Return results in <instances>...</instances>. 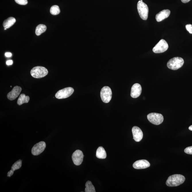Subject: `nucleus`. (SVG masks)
Listing matches in <instances>:
<instances>
[{
    "instance_id": "obj_1",
    "label": "nucleus",
    "mask_w": 192,
    "mask_h": 192,
    "mask_svg": "<svg viewBox=\"0 0 192 192\" xmlns=\"http://www.w3.org/2000/svg\"><path fill=\"white\" fill-rule=\"evenodd\" d=\"M185 178L183 175L181 174H174L169 177L166 184L169 187H174L179 186L183 183Z\"/></svg>"
},
{
    "instance_id": "obj_2",
    "label": "nucleus",
    "mask_w": 192,
    "mask_h": 192,
    "mask_svg": "<svg viewBox=\"0 0 192 192\" xmlns=\"http://www.w3.org/2000/svg\"><path fill=\"white\" fill-rule=\"evenodd\" d=\"M184 63V59L182 58L175 57L168 61L167 64L168 67L169 69L176 70L183 66Z\"/></svg>"
},
{
    "instance_id": "obj_3",
    "label": "nucleus",
    "mask_w": 192,
    "mask_h": 192,
    "mask_svg": "<svg viewBox=\"0 0 192 192\" xmlns=\"http://www.w3.org/2000/svg\"><path fill=\"white\" fill-rule=\"evenodd\" d=\"M137 8L138 13L141 19L146 20L148 17L149 9L148 6L141 0L138 1L137 4Z\"/></svg>"
},
{
    "instance_id": "obj_4",
    "label": "nucleus",
    "mask_w": 192,
    "mask_h": 192,
    "mask_svg": "<svg viewBox=\"0 0 192 192\" xmlns=\"http://www.w3.org/2000/svg\"><path fill=\"white\" fill-rule=\"evenodd\" d=\"M30 73L31 75L34 78H41L47 75L48 71L44 67L36 66L31 70Z\"/></svg>"
},
{
    "instance_id": "obj_5",
    "label": "nucleus",
    "mask_w": 192,
    "mask_h": 192,
    "mask_svg": "<svg viewBox=\"0 0 192 192\" xmlns=\"http://www.w3.org/2000/svg\"><path fill=\"white\" fill-rule=\"evenodd\" d=\"M101 99L105 103H108L111 100L112 96L111 89L108 86H105L102 89L100 92Z\"/></svg>"
},
{
    "instance_id": "obj_6",
    "label": "nucleus",
    "mask_w": 192,
    "mask_h": 192,
    "mask_svg": "<svg viewBox=\"0 0 192 192\" xmlns=\"http://www.w3.org/2000/svg\"><path fill=\"white\" fill-rule=\"evenodd\" d=\"M74 92L72 87H67L59 91L56 94L55 97L58 99H63L69 97Z\"/></svg>"
},
{
    "instance_id": "obj_7",
    "label": "nucleus",
    "mask_w": 192,
    "mask_h": 192,
    "mask_svg": "<svg viewBox=\"0 0 192 192\" xmlns=\"http://www.w3.org/2000/svg\"><path fill=\"white\" fill-rule=\"evenodd\" d=\"M147 119L150 123L155 125L161 124L164 120L163 116L157 113H150L147 115Z\"/></svg>"
},
{
    "instance_id": "obj_8",
    "label": "nucleus",
    "mask_w": 192,
    "mask_h": 192,
    "mask_svg": "<svg viewBox=\"0 0 192 192\" xmlns=\"http://www.w3.org/2000/svg\"><path fill=\"white\" fill-rule=\"evenodd\" d=\"M168 47L167 42L164 40L162 39L155 46L153 51L156 53H163L168 50Z\"/></svg>"
},
{
    "instance_id": "obj_9",
    "label": "nucleus",
    "mask_w": 192,
    "mask_h": 192,
    "mask_svg": "<svg viewBox=\"0 0 192 192\" xmlns=\"http://www.w3.org/2000/svg\"><path fill=\"white\" fill-rule=\"evenodd\" d=\"M46 147V144L44 141H41L35 144L32 147V153L34 156H38L44 151Z\"/></svg>"
},
{
    "instance_id": "obj_10",
    "label": "nucleus",
    "mask_w": 192,
    "mask_h": 192,
    "mask_svg": "<svg viewBox=\"0 0 192 192\" xmlns=\"http://www.w3.org/2000/svg\"><path fill=\"white\" fill-rule=\"evenodd\" d=\"M84 155L82 152L79 150H77L73 153L72 159L74 164L76 166H79L82 163Z\"/></svg>"
},
{
    "instance_id": "obj_11",
    "label": "nucleus",
    "mask_w": 192,
    "mask_h": 192,
    "mask_svg": "<svg viewBox=\"0 0 192 192\" xmlns=\"http://www.w3.org/2000/svg\"><path fill=\"white\" fill-rule=\"evenodd\" d=\"M22 88L16 86L13 88L11 92H9L7 94V98L10 100H13L16 99L19 96L22 92Z\"/></svg>"
},
{
    "instance_id": "obj_12",
    "label": "nucleus",
    "mask_w": 192,
    "mask_h": 192,
    "mask_svg": "<svg viewBox=\"0 0 192 192\" xmlns=\"http://www.w3.org/2000/svg\"><path fill=\"white\" fill-rule=\"evenodd\" d=\"M133 139L137 142H139L142 139L143 133L141 129L137 126H134L132 129Z\"/></svg>"
},
{
    "instance_id": "obj_13",
    "label": "nucleus",
    "mask_w": 192,
    "mask_h": 192,
    "mask_svg": "<svg viewBox=\"0 0 192 192\" xmlns=\"http://www.w3.org/2000/svg\"><path fill=\"white\" fill-rule=\"evenodd\" d=\"M142 87L139 84L136 83L134 84L131 90V96L134 98L138 97L142 93Z\"/></svg>"
},
{
    "instance_id": "obj_14",
    "label": "nucleus",
    "mask_w": 192,
    "mask_h": 192,
    "mask_svg": "<svg viewBox=\"0 0 192 192\" xmlns=\"http://www.w3.org/2000/svg\"><path fill=\"white\" fill-rule=\"evenodd\" d=\"M150 164L146 160H140L137 161L133 163V166L135 169H146L149 167Z\"/></svg>"
},
{
    "instance_id": "obj_15",
    "label": "nucleus",
    "mask_w": 192,
    "mask_h": 192,
    "mask_svg": "<svg viewBox=\"0 0 192 192\" xmlns=\"http://www.w3.org/2000/svg\"><path fill=\"white\" fill-rule=\"evenodd\" d=\"M170 14V10L168 9L163 10L156 14V20L157 22H161L169 17Z\"/></svg>"
},
{
    "instance_id": "obj_16",
    "label": "nucleus",
    "mask_w": 192,
    "mask_h": 192,
    "mask_svg": "<svg viewBox=\"0 0 192 192\" xmlns=\"http://www.w3.org/2000/svg\"><path fill=\"white\" fill-rule=\"evenodd\" d=\"M16 19L14 17H9L4 21L3 26L4 28L8 29L12 26L16 22Z\"/></svg>"
},
{
    "instance_id": "obj_17",
    "label": "nucleus",
    "mask_w": 192,
    "mask_h": 192,
    "mask_svg": "<svg viewBox=\"0 0 192 192\" xmlns=\"http://www.w3.org/2000/svg\"><path fill=\"white\" fill-rule=\"evenodd\" d=\"M106 153L102 147H100L98 148L96 152V156L98 158L104 159L106 158Z\"/></svg>"
},
{
    "instance_id": "obj_18",
    "label": "nucleus",
    "mask_w": 192,
    "mask_h": 192,
    "mask_svg": "<svg viewBox=\"0 0 192 192\" xmlns=\"http://www.w3.org/2000/svg\"><path fill=\"white\" fill-rule=\"evenodd\" d=\"M30 100L29 96H26L24 94H22L19 96L17 101V104L21 105L24 103H28Z\"/></svg>"
},
{
    "instance_id": "obj_19",
    "label": "nucleus",
    "mask_w": 192,
    "mask_h": 192,
    "mask_svg": "<svg viewBox=\"0 0 192 192\" xmlns=\"http://www.w3.org/2000/svg\"><path fill=\"white\" fill-rule=\"evenodd\" d=\"M46 29V26L45 25L39 24L36 27L35 30V34L37 36H39L45 32Z\"/></svg>"
},
{
    "instance_id": "obj_20",
    "label": "nucleus",
    "mask_w": 192,
    "mask_h": 192,
    "mask_svg": "<svg viewBox=\"0 0 192 192\" xmlns=\"http://www.w3.org/2000/svg\"><path fill=\"white\" fill-rule=\"evenodd\" d=\"M86 192H96L94 186L90 181H87L86 184Z\"/></svg>"
},
{
    "instance_id": "obj_21",
    "label": "nucleus",
    "mask_w": 192,
    "mask_h": 192,
    "mask_svg": "<svg viewBox=\"0 0 192 192\" xmlns=\"http://www.w3.org/2000/svg\"><path fill=\"white\" fill-rule=\"evenodd\" d=\"M50 11L51 14L53 15H57L60 13V10L58 5H55L51 7Z\"/></svg>"
},
{
    "instance_id": "obj_22",
    "label": "nucleus",
    "mask_w": 192,
    "mask_h": 192,
    "mask_svg": "<svg viewBox=\"0 0 192 192\" xmlns=\"http://www.w3.org/2000/svg\"><path fill=\"white\" fill-rule=\"evenodd\" d=\"M22 166V160H21L17 161L11 166V169L14 171L20 169Z\"/></svg>"
},
{
    "instance_id": "obj_23",
    "label": "nucleus",
    "mask_w": 192,
    "mask_h": 192,
    "mask_svg": "<svg viewBox=\"0 0 192 192\" xmlns=\"http://www.w3.org/2000/svg\"><path fill=\"white\" fill-rule=\"evenodd\" d=\"M15 1L17 3L21 5H25L28 3L27 0H15Z\"/></svg>"
},
{
    "instance_id": "obj_24",
    "label": "nucleus",
    "mask_w": 192,
    "mask_h": 192,
    "mask_svg": "<svg viewBox=\"0 0 192 192\" xmlns=\"http://www.w3.org/2000/svg\"><path fill=\"white\" fill-rule=\"evenodd\" d=\"M184 152L187 154H192V146L187 147L185 149Z\"/></svg>"
},
{
    "instance_id": "obj_25",
    "label": "nucleus",
    "mask_w": 192,
    "mask_h": 192,
    "mask_svg": "<svg viewBox=\"0 0 192 192\" xmlns=\"http://www.w3.org/2000/svg\"><path fill=\"white\" fill-rule=\"evenodd\" d=\"M186 28L187 30L190 34H192V25L191 24H189L186 25Z\"/></svg>"
},
{
    "instance_id": "obj_26",
    "label": "nucleus",
    "mask_w": 192,
    "mask_h": 192,
    "mask_svg": "<svg viewBox=\"0 0 192 192\" xmlns=\"http://www.w3.org/2000/svg\"><path fill=\"white\" fill-rule=\"evenodd\" d=\"M14 171H13V170L11 169V170H10L8 172V174H7V176L8 177H11L12 175L13 174H14Z\"/></svg>"
},
{
    "instance_id": "obj_27",
    "label": "nucleus",
    "mask_w": 192,
    "mask_h": 192,
    "mask_svg": "<svg viewBox=\"0 0 192 192\" xmlns=\"http://www.w3.org/2000/svg\"><path fill=\"white\" fill-rule=\"evenodd\" d=\"M13 63V61L12 60H10L7 61L6 62V64L7 65H11Z\"/></svg>"
},
{
    "instance_id": "obj_28",
    "label": "nucleus",
    "mask_w": 192,
    "mask_h": 192,
    "mask_svg": "<svg viewBox=\"0 0 192 192\" xmlns=\"http://www.w3.org/2000/svg\"><path fill=\"white\" fill-rule=\"evenodd\" d=\"M5 56L7 57H11L12 56V54L10 53H5Z\"/></svg>"
},
{
    "instance_id": "obj_29",
    "label": "nucleus",
    "mask_w": 192,
    "mask_h": 192,
    "mask_svg": "<svg viewBox=\"0 0 192 192\" xmlns=\"http://www.w3.org/2000/svg\"><path fill=\"white\" fill-rule=\"evenodd\" d=\"M190 1H191V0H181V1H182L183 3H188Z\"/></svg>"
},
{
    "instance_id": "obj_30",
    "label": "nucleus",
    "mask_w": 192,
    "mask_h": 192,
    "mask_svg": "<svg viewBox=\"0 0 192 192\" xmlns=\"http://www.w3.org/2000/svg\"><path fill=\"white\" fill-rule=\"evenodd\" d=\"M189 129L190 130L192 131V125L191 126H190L189 127Z\"/></svg>"
},
{
    "instance_id": "obj_31",
    "label": "nucleus",
    "mask_w": 192,
    "mask_h": 192,
    "mask_svg": "<svg viewBox=\"0 0 192 192\" xmlns=\"http://www.w3.org/2000/svg\"><path fill=\"white\" fill-rule=\"evenodd\" d=\"M7 29V28H4V30H6Z\"/></svg>"
}]
</instances>
